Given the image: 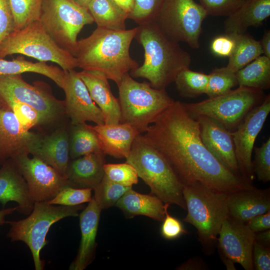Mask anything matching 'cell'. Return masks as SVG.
Here are the masks:
<instances>
[{"mask_svg":"<svg viewBox=\"0 0 270 270\" xmlns=\"http://www.w3.org/2000/svg\"><path fill=\"white\" fill-rule=\"evenodd\" d=\"M143 136L166 159L183 184L200 182L227 194L254 186L208 150L198 121L180 101H174Z\"/></svg>","mask_w":270,"mask_h":270,"instance_id":"cell-1","label":"cell"},{"mask_svg":"<svg viewBox=\"0 0 270 270\" xmlns=\"http://www.w3.org/2000/svg\"><path fill=\"white\" fill-rule=\"evenodd\" d=\"M136 32V27L120 31L97 27L78 41L74 54L78 68L100 72L118 86L126 74L139 66L130 54Z\"/></svg>","mask_w":270,"mask_h":270,"instance_id":"cell-2","label":"cell"},{"mask_svg":"<svg viewBox=\"0 0 270 270\" xmlns=\"http://www.w3.org/2000/svg\"><path fill=\"white\" fill-rule=\"evenodd\" d=\"M134 38L144 49V58L141 66L130 72L132 78L147 79L152 88L166 90L180 71L189 68L190 54L169 39L154 21L138 25Z\"/></svg>","mask_w":270,"mask_h":270,"instance_id":"cell-3","label":"cell"},{"mask_svg":"<svg viewBox=\"0 0 270 270\" xmlns=\"http://www.w3.org/2000/svg\"><path fill=\"white\" fill-rule=\"evenodd\" d=\"M126 159L154 196L164 203L174 204L186 210L183 184L166 159L143 134H140L136 138Z\"/></svg>","mask_w":270,"mask_h":270,"instance_id":"cell-4","label":"cell"},{"mask_svg":"<svg viewBox=\"0 0 270 270\" xmlns=\"http://www.w3.org/2000/svg\"><path fill=\"white\" fill-rule=\"evenodd\" d=\"M182 194L188 210L183 220L196 229L204 252L210 255L214 251L222 223L228 216V194L200 182L184 184Z\"/></svg>","mask_w":270,"mask_h":270,"instance_id":"cell-5","label":"cell"},{"mask_svg":"<svg viewBox=\"0 0 270 270\" xmlns=\"http://www.w3.org/2000/svg\"><path fill=\"white\" fill-rule=\"evenodd\" d=\"M118 87L120 122L130 124L141 134L174 101L166 90L154 88L149 82H137L129 73L123 76Z\"/></svg>","mask_w":270,"mask_h":270,"instance_id":"cell-6","label":"cell"},{"mask_svg":"<svg viewBox=\"0 0 270 270\" xmlns=\"http://www.w3.org/2000/svg\"><path fill=\"white\" fill-rule=\"evenodd\" d=\"M83 206H58L46 202H35L30 215L18 221H6L10 226L7 236L12 242L22 241L32 254L36 270H42L44 263L40 258L42 249L48 244L46 234L50 226L61 219L77 216Z\"/></svg>","mask_w":270,"mask_h":270,"instance_id":"cell-7","label":"cell"},{"mask_svg":"<svg viewBox=\"0 0 270 270\" xmlns=\"http://www.w3.org/2000/svg\"><path fill=\"white\" fill-rule=\"evenodd\" d=\"M13 54L55 62L65 71L78 68L76 58L54 41L39 20L14 30L2 41L0 58Z\"/></svg>","mask_w":270,"mask_h":270,"instance_id":"cell-8","label":"cell"},{"mask_svg":"<svg viewBox=\"0 0 270 270\" xmlns=\"http://www.w3.org/2000/svg\"><path fill=\"white\" fill-rule=\"evenodd\" d=\"M266 96L262 90L238 86L218 96L194 103H182L192 118L206 116L233 132L246 115L260 104Z\"/></svg>","mask_w":270,"mask_h":270,"instance_id":"cell-9","label":"cell"},{"mask_svg":"<svg viewBox=\"0 0 270 270\" xmlns=\"http://www.w3.org/2000/svg\"><path fill=\"white\" fill-rule=\"evenodd\" d=\"M39 21L54 41L74 56L78 34L94 22L88 9L70 0H44Z\"/></svg>","mask_w":270,"mask_h":270,"instance_id":"cell-10","label":"cell"},{"mask_svg":"<svg viewBox=\"0 0 270 270\" xmlns=\"http://www.w3.org/2000/svg\"><path fill=\"white\" fill-rule=\"evenodd\" d=\"M208 16L194 0H165L154 22L170 40L198 48L202 23Z\"/></svg>","mask_w":270,"mask_h":270,"instance_id":"cell-11","label":"cell"},{"mask_svg":"<svg viewBox=\"0 0 270 270\" xmlns=\"http://www.w3.org/2000/svg\"><path fill=\"white\" fill-rule=\"evenodd\" d=\"M46 85V84H45ZM42 82L32 85L21 74L0 76V99L27 104L40 114L42 124L51 122L66 112L64 102L57 100Z\"/></svg>","mask_w":270,"mask_h":270,"instance_id":"cell-12","label":"cell"},{"mask_svg":"<svg viewBox=\"0 0 270 270\" xmlns=\"http://www.w3.org/2000/svg\"><path fill=\"white\" fill-rule=\"evenodd\" d=\"M12 160L26 180L34 202H47L64 188L70 186L65 176L38 158H30L24 154Z\"/></svg>","mask_w":270,"mask_h":270,"instance_id":"cell-13","label":"cell"},{"mask_svg":"<svg viewBox=\"0 0 270 270\" xmlns=\"http://www.w3.org/2000/svg\"><path fill=\"white\" fill-rule=\"evenodd\" d=\"M270 112V95L254 108L244 117L236 130L232 132L235 154L240 174L252 183L254 173L252 165V152L256 137Z\"/></svg>","mask_w":270,"mask_h":270,"instance_id":"cell-14","label":"cell"},{"mask_svg":"<svg viewBox=\"0 0 270 270\" xmlns=\"http://www.w3.org/2000/svg\"><path fill=\"white\" fill-rule=\"evenodd\" d=\"M218 238V251L246 270H254L252 251L255 233L246 224L229 216L222 223Z\"/></svg>","mask_w":270,"mask_h":270,"instance_id":"cell-15","label":"cell"},{"mask_svg":"<svg viewBox=\"0 0 270 270\" xmlns=\"http://www.w3.org/2000/svg\"><path fill=\"white\" fill-rule=\"evenodd\" d=\"M63 90L66 112L72 125L92 122L96 124H104L102 114L92 99L84 83L74 70L66 71Z\"/></svg>","mask_w":270,"mask_h":270,"instance_id":"cell-16","label":"cell"},{"mask_svg":"<svg viewBox=\"0 0 270 270\" xmlns=\"http://www.w3.org/2000/svg\"><path fill=\"white\" fill-rule=\"evenodd\" d=\"M41 138L37 134L25 130L9 107L0 109V162L31 154Z\"/></svg>","mask_w":270,"mask_h":270,"instance_id":"cell-17","label":"cell"},{"mask_svg":"<svg viewBox=\"0 0 270 270\" xmlns=\"http://www.w3.org/2000/svg\"><path fill=\"white\" fill-rule=\"evenodd\" d=\"M194 118L198 122L201 139L208 150L228 170L241 176L232 131L206 116Z\"/></svg>","mask_w":270,"mask_h":270,"instance_id":"cell-18","label":"cell"},{"mask_svg":"<svg viewBox=\"0 0 270 270\" xmlns=\"http://www.w3.org/2000/svg\"><path fill=\"white\" fill-rule=\"evenodd\" d=\"M78 75L86 86L92 100L100 110L105 124L120 122L119 101L112 94L108 79L102 73L82 70Z\"/></svg>","mask_w":270,"mask_h":270,"instance_id":"cell-19","label":"cell"},{"mask_svg":"<svg viewBox=\"0 0 270 270\" xmlns=\"http://www.w3.org/2000/svg\"><path fill=\"white\" fill-rule=\"evenodd\" d=\"M228 216L246 223L252 218L270 210V189H258L254 186L238 190L228 194Z\"/></svg>","mask_w":270,"mask_h":270,"instance_id":"cell-20","label":"cell"},{"mask_svg":"<svg viewBox=\"0 0 270 270\" xmlns=\"http://www.w3.org/2000/svg\"><path fill=\"white\" fill-rule=\"evenodd\" d=\"M10 201L17 202L16 210L27 215L32 212L34 202L26 180L12 160L0 169V203L4 207Z\"/></svg>","mask_w":270,"mask_h":270,"instance_id":"cell-21","label":"cell"},{"mask_svg":"<svg viewBox=\"0 0 270 270\" xmlns=\"http://www.w3.org/2000/svg\"><path fill=\"white\" fill-rule=\"evenodd\" d=\"M102 209L93 197L79 214L81 240L77 256L70 266V270H83L93 260L96 236Z\"/></svg>","mask_w":270,"mask_h":270,"instance_id":"cell-22","label":"cell"},{"mask_svg":"<svg viewBox=\"0 0 270 270\" xmlns=\"http://www.w3.org/2000/svg\"><path fill=\"white\" fill-rule=\"evenodd\" d=\"M98 138L101 148L105 154L114 158H126L132 143L140 133L130 124H102L91 126Z\"/></svg>","mask_w":270,"mask_h":270,"instance_id":"cell-23","label":"cell"},{"mask_svg":"<svg viewBox=\"0 0 270 270\" xmlns=\"http://www.w3.org/2000/svg\"><path fill=\"white\" fill-rule=\"evenodd\" d=\"M105 154L91 153L68 163L65 176L70 186L94 190L102 179Z\"/></svg>","mask_w":270,"mask_h":270,"instance_id":"cell-24","label":"cell"},{"mask_svg":"<svg viewBox=\"0 0 270 270\" xmlns=\"http://www.w3.org/2000/svg\"><path fill=\"white\" fill-rule=\"evenodd\" d=\"M31 154L65 176L70 156V136L66 128L58 129L42 137L39 144Z\"/></svg>","mask_w":270,"mask_h":270,"instance_id":"cell-25","label":"cell"},{"mask_svg":"<svg viewBox=\"0 0 270 270\" xmlns=\"http://www.w3.org/2000/svg\"><path fill=\"white\" fill-rule=\"evenodd\" d=\"M270 16V0H248L224 22L226 34H241L258 26Z\"/></svg>","mask_w":270,"mask_h":270,"instance_id":"cell-26","label":"cell"},{"mask_svg":"<svg viewBox=\"0 0 270 270\" xmlns=\"http://www.w3.org/2000/svg\"><path fill=\"white\" fill-rule=\"evenodd\" d=\"M116 206L130 217L142 215L163 221L165 210L170 204L164 203L156 196L142 194L131 188L118 200Z\"/></svg>","mask_w":270,"mask_h":270,"instance_id":"cell-27","label":"cell"},{"mask_svg":"<svg viewBox=\"0 0 270 270\" xmlns=\"http://www.w3.org/2000/svg\"><path fill=\"white\" fill-rule=\"evenodd\" d=\"M26 72L44 75L53 80L59 87L64 88L66 71L61 68L48 64L45 62H33L26 60L21 56L12 60L0 58V76L21 74Z\"/></svg>","mask_w":270,"mask_h":270,"instance_id":"cell-28","label":"cell"},{"mask_svg":"<svg viewBox=\"0 0 270 270\" xmlns=\"http://www.w3.org/2000/svg\"><path fill=\"white\" fill-rule=\"evenodd\" d=\"M88 10L97 27L114 30H126L128 14L114 0H90Z\"/></svg>","mask_w":270,"mask_h":270,"instance_id":"cell-29","label":"cell"},{"mask_svg":"<svg viewBox=\"0 0 270 270\" xmlns=\"http://www.w3.org/2000/svg\"><path fill=\"white\" fill-rule=\"evenodd\" d=\"M236 74L238 86L267 90L270 87V58L261 55Z\"/></svg>","mask_w":270,"mask_h":270,"instance_id":"cell-30","label":"cell"},{"mask_svg":"<svg viewBox=\"0 0 270 270\" xmlns=\"http://www.w3.org/2000/svg\"><path fill=\"white\" fill-rule=\"evenodd\" d=\"M73 126L70 136V156L72 159L103 152L98 136L90 125L84 123Z\"/></svg>","mask_w":270,"mask_h":270,"instance_id":"cell-31","label":"cell"},{"mask_svg":"<svg viewBox=\"0 0 270 270\" xmlns=\"http://www.w3.org/2000/svg\"><path fill=\"white\" fill-rule=\"evenodd\" d=\"M262 54V51L260 41L244 33L237 34L234 50L229 57L226 66L236 73Z\"/></svg>","mask_w":270,"mask_h":270,"instance_id":"cell-32","label":"cell"},{"mask_svg":"<svg viewBox=\"0 0 270 270\" xmlns=\"http://www.w3.org/2000/svg\"><path fill=\"white\" fill-rule=\"evenodd\" d=\"M208 79V74L186 68L178 73L174 82L181 96L192 98L205 94Z\"/></svg>","mask_w":270,"mask_h":270,"instance_id":"cell-33","label":"cell"},{"mask_svg":"<svg viewBox=\"0 0 270 270\" xmlns=\"http://www.w3.org/2000/svg\"><path fill=\"white\" fill-rule=\"evenodd\" d=\"M44 0H9L15 30L38 20Z\"/></svg>","mask_w":270,"mask_h":270,"instance_id":"cell-34","label":"cell"},{"mask_svg":"<svg viewBox=\"0 0 270 270\" xmlns=\"http://www.w3.org/2000/svg\"><path fill=\"white\" fill-rule=\"evenodd\" d=\"M209 74L205 94L208 98L224 94L238 85L235 72L226 66L214 69Z\"/></svg>","mask_w":270,"mask_h":270,"instance_id":"cell-35","label":"cell"},{"mask_svg":"<svg viewBox=\"0 0 270 270\" xmlns=\"http://www.w3.org/2000/svg\"><path fill=\"white\" fill-rule=\"evenodd\" d=\"M132 186H126L115 183L104 176L94 189L93 198L102 210L116 206L118 200Z\"/></svg>","mask_w":270,"mask_h":270,"instance_id":"cell-36","label":"cell"},{"mask_svg":"<svg viewBox=\"0 0 270 270\" xmlns=\"http://www.w3.org/2000/svg\"><path fill=\"white\" fill-rule=\"evenodd\" d=\"M104 175L110 180L118 184L132 186L138 182V176L134 168L130 164H104Z\"/></svg>","mask_w":270,"mask_h":270,"instance_id":"cell-37","label":"cell"},{"mask_svg":"<svg viewBox=\"0 0 270 270\" xmlns=\"http://www.w3.org/2000/svg\"><path fill=\"white\" fill-rule=\"evenodd\" d=\"M165 0H134L132 12L128 18L138 25L155 21Z\"/></svg>","mask_w":270,"mask_h":270,"instance_id":"cell-38","label":"cell"},{"mask_svg":"<svg viewBox=\"0 0 270 270\" xmlns=\"http://www.w3.org/2000/svg\"><path fill=\"white\" fill-rule=\"evenodd\" d=\"M91 188L67 186L62 190L52 200L47 202L52 204L75 206L90 202L92 199Z\"/></svg>","mask_w":270,"mask_h":270,"instance_id":"cell-39","label":"cell"},{"mask_svg":"<svg viewBox=\"0 0 270 270\" xmlns=\"http://www.w3.org/2000/svg\"><path fill=\"white\" fill-rule=\"evenodd\" d=\"M4 103L12 111L25 130L29 131L33 126L42 124L40 114L30 106L16 100H8Z\"/></svg>","mask_w":270,"mask_h":270,"instance_id":"cell-40","label":"cell"},{"mask_svg":"<svg viewBox=\"0 0 270 270\" xmlns=\"http://www.w3.org/2000/svg\"><path fill=\"white\" fill-rule=\"evenodd\" d=\"M254 158L252 170L258 180L263 182L270 180V138L260 147H254Z\"/></svg>","mask_w":270,"mask_h":270,"instance_id":"cell-41","label":"cell"},{"mask_svg":"<svg viewBox=\"0 0 270 270\" xmlns=\"http://www.w3.org/2000/svg\"><path fill=\"white\" fill-rule=\"evenodd\" d=\"M248 0H198L208 15L228 16Z\"/></svg>","mask_w":270,"mask_h":270,"instance_id":"cell-42","label":"cell"},{"mask_svg":"<svg viewBox=\"0 0 270 270\" xmlns=\"http://www.w3.org/2000/svg\"><path fill=\"white\" fill-rule=\"evenodd\" d=\"M237 34H226L216 37L212 42L210 50L213 54L221 57H230L236 44Z\"/></svg>","mask_w":270,"mask_h":270,"instance_id":"cell-43","label":"cell"},{"mask_svg":"<svg viewBox=\"0 0 270 270\" xmlns=\"http://www.w3.org/2000/svg\"><path fill=\"white\" fill-rule=\"evenodd\" d=\"M168 208L165 210V217L161 227V234L167 240H174L187 234L182 223L168 212Z\"/></svg>","mask_w":270,"mask_h":270,"instance_id":"cell-44","label":"cell"},{"mask_svg":"<svg viewBox=\"0 0 270 270\" xmlns=\"http://www.w3.org/2000/svg\"><path fill=\"white\" fill-rule=\"evenodd\" d=\"M15 30L9 0H0V44Z\"/></svg>","mask_w":270,"mask_h":270,"instance_id":"cell-45","label":"cell"},{"mask_svg":"<svg viewBox=\"0 0 270 270\" xmlns=\"http://www.w3.org/2000/svg\"><path fill=\"white\" fill-rule=\"evenodd\" d=\"M254 269L256 270H270V249L255 240L252 251Z\"/></svg>","mask_w":270,"mask_h":270,"instance_id":"cell-46","label":"cell"},{"mask_svg":"<svg viewBox=\"0 0 270 270\" xmlns=\"http://www.w3.org/2000/svg\"><path fill=\"white\" fill-rule=\"evenodd\" d=\"M250 229L254 233L270 229V210L250 218L246 223Z\"/></svg>","mask_w":270,"mask_h":270,"instance_id":"cell-47","label":"cell"},{"mask_svg":"<svg viewBox=\"0 0 270 270\" xmlns=\"http://www.w3.org/2000/svg\"><path fill=\"white\" fill-rule=\"evenodd\" d=\"M207 266L204 262L200 257L192 258L179 266L178 270H206Z\"/></svg>","mask_w":270,"mask_h":270,"instance_id":"cell-48","label":"cell"},{"mask_svg":"<svg viewBox=\"0 0 270 270\" xmlns=\"http://www.w3.org/2000/svg\"><path fill=\"white\" fill-rule=\"evenodd\" d=\"M262 54L270 58V31L266 32L260 41Z\"/></svg>","mask_w":270,"mask_h":270,"instance_id":"cell-49","label":"cell"},{"mask_svg":"<svg viewBox=\"0 0 270 270\" xmlns=\"http://www.w3.org/2000/svg\"><path fill=\"white\" fill-rule=\"evenodd\" d=\"M256 240L266 246L270 247V230H268L262 232L255 233Z\"/></svg>","mask_w":270,"mask_h":270,"instance_id":"cell-50","label":"cell"},{"mask_svg":"<svg viewBox=\"0 0 270 270\" xmlns=\"http://www.w3.org/2000/svg\"><path fill=\"white\" fill-rule=\"evenodd\" d=\"M128 15L132 12L134 0H114Z\"/></svg>","mask_w":270,"mask_h":270,"instance_id":"cell-51","label":"cell"},{"mask_svg":"<svg viewBox=\"0 0 270 270\" xmlns=\"http://www.w3.org/2000/svg\"><path fill=\"white\" fill-rule=\"evenodd\" d=\"M18 206L14 208H3L0 210V226H2L6 224V221L5 220L6 217L12 214L14 211L17 210Z\"/></svg>","mask_w":270,"mask_h":270,"instance_id":"cell-52","label":"cell"},{"mask_svg":"<svg viewBox=\"0 0 270 270\" xmlns=\"http://www.w3.org/2000/svg\"><path fill=\"white\" fill-rule=\"evenodd\" d=\"M220 257L224 264L226 266L227 270H236V267L234 265V262L230 258L219 252Z\"/></svg>","mask_w":270,"mask_h":270,"instance_id":"cell-53","label":"cell"},{"mask_svg":"<svg viewBox=\"0 0 270 270\" xmlns=\"http://www.w3.org/2000/svg\"><path fill=\"white\" fill-rule=\"evenodd\" d=\"M74 4L82 8L88 9V6L90 0H70Z\"/></svg>","mask_w":270,"mask_h":270,"instance_id":"cell-54","label":"cell"}]
</instances>
